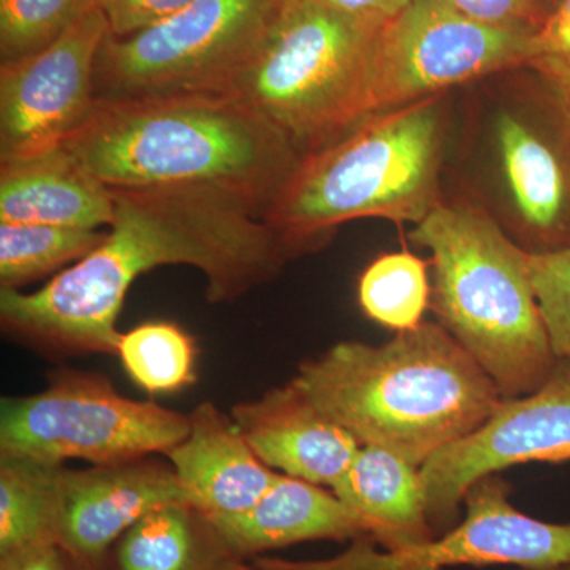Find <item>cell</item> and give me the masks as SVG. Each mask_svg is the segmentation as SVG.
Returning a JSON list of instances; mask_svg holds the SVG:
<instances>
[{"label": "cell", "mask_w": 570, "mask_h": 570, "mask_svg": "<svg viewBox=\"0 0 570 570\" xmlns=\"http://www.w3.org/2000/svg\"><path fill=\"white\" fill-rule=\"evenodd\" d=\"M115 217L92 253L32 294L0 288L10 335L52 354L118 352L116 322L130 285L157 266L189 265L206 298L232 302L273 279L292 257L245 205L202 189H111Z\"/></svg>", "instance_id": "cell-1"}, {"label": "cell", "mask_w": 570, "mask_h": 570, "mask_svg": "<svg viewBox=\"0 0 570 570\" xmlns=\"http://www.w3.org/2000/svg\"><path fill=\"white\" fill-rule=\"evenodd\" d=\"M108 189H202L264 219L303 154L234 94L96 99L63 141Z\"/></svg>", "instance_id": "cell-2"}, {"label": "cell", "mask_w": 570, "mask_h": 570, "mask_svg": "<svg viewBox=\"0 0 570 570\" xmlns=\"http://www.w3.org/2000/svg\"><path fill=\"white\" fill-rule=\"evenodd\" d=\"M292 384L360 445L415 466L474 433L504 400L455 337L430 322L382 346L337 343L303 363Z\"/></svg>", "instance_id": "cell-3"}, {"label": "cell", "mask_w": 570, "mask_h": 570, "mask_svg": "<svg viewBox=\"0 0 570 570\" xmlns=\"http://www.w3.org/2000/svg\"><path fill=\"white\" fill-rule=\"evenodd\" d=\"M442 97L367 116L302 157L264 216L292 255L324 245L351 220L417 225L441 204L448 132Z\"/></svg>", "instance_id": "cell-4"}, {"label": "cell", "mask_w": 570, "mask_h": 570, "mask_svg": "<svg viewBox=\"0 0 570 570\" xmlns=\"http://www.w3.org/2000/svg\"><path fill=\"white\" fill-rule=\"evenodd\" d=\"M431 253V305L504 400L535 392L558 356L532 288L528 250L478 205L441 202L411 234Z\"/></svg>", "instance_id": "cell-5"}, {"label": "cell", "mask_w": 570, "mask_h": 570, "mask_svg": "<svg viewBox=\"0 0 570 570\" xmlns=\"http://www.w3.org/2000/svg\"><path fill=\"white\" fill-rule=\"evenodd\" d=\"M381 26L322 0H294L232 94L287 134L303 156L317 151L367 118Z\"/></svg>", "instance_id": "cell-6"}, {"label": "cell", "mask_w": 570, "mask_h": 570, "mask_svg": "<svg viewBox=\"0 0 570 570\" xmlns=\"http://www.w3.org/2000/svg\"><path fill=\"white\" fill-rule=\"evenodd\" d=\"M294 0H194L129 36L108 33L96 99L232 94Z\"/></svg>", "instance_id": "cell-7"}, {"label": "cell", "mask_w": 570, "mask_h": 570, "mask_svg": "<svg viewBox=\"0 0 570 570\" xmlns=\"http://www.w3.org/2000/svg\"><path fill=\"white\" fill-rule=\"evenodd\" d=\"M189 431V415L130 400L108 379L77 371L59 373L36 395L3 397L0 406V455L51 463L167 455Z\"/></svg>", "instance_id": "cell-8"}, {"label": "cell", "mask_w": 570, "mask_h": 570, "mask_svg": "<svg viewBox=\"0 0 570 570\" xmlns=\"http://www.w3.org/2000/svg\"><path fill=\"white\" fill-rule=\"evenodd\" d=\"M532 32L474 20L448 0H412L379 29L366 115L395 110L453 86L524 66Z\"/></svg>", "instance_id": "cell-9"}, {"label": "cell", "mask_w": 570, "mask_h": 570, "mask_svg": "<svg viewBox=\"0 0 570 570\" xmlns=\"http://www.w3.org/2000/svg\"><path fill=\"white\" fill-rule=\"evenodd\" d=\"M463 521L412 549H374L366 539L328 560L266 558L284 570H445L456 566H515L558 570L570 564V523L524 515L510 502V487L497 474L468 490Z\"/></svg>", "instance_id": "cell-10"}, {"label": "cell", "mask_w": 570, "mask_h": 570, "mask_svg": "<svg viewBox=\"0 0 570 570\" xmlns=\"http://www.w3.org/2000/svg\"><path fill=\"white\" fill-rule=\"evenodd\" d=\"M570 460V358L527 396L502 400L479 430L420 466L428 519L438 535L452 530L468 490L517 464Z\"/></svg>", "instance_id": "cell-11"}, {"label": "cell", "mask_w": 570, "mask_h": 570, "mask_svg": "<svg viewBox=\"0 0 570 570\" xmlns=\"http://www.w3.org/2000/svg\"><path fill=\"white\" fill-rule=\"evenodd\" d=\"M108 33L99 7L43 50L0 63V160L59 148L85 122Z\"/></svg>", "instance_id": "cell-12"}, {"label": "cell", "mask_w": 570, "mask_h": 570, "mask_svg": "<svg viewBox=\"0 0 570 570\" xmlns=\"http://www.w3.org/2000/svg\"><path fill=\"white\" fill-rule=\"evenodd\" d=\"M493 148L524 249L535 254L569 246L570 122L560 100L550 118L502 107L494 116Z\"/></svg>", "instance_id": "cell-13"}, {"label": "cell", "mask_w": 570, "mask_h": 570, "mask_svg": "<svg viewBox=\"0 0 570 570\" xmlns=\"http://www.w3.org/2000/svg\"><path fill=\"white\" fill-rule=\"evenodd\" d=\"M176 502L187 499L174 468L149 456L66 469L58 543L82 568L105 570L112 547L135 523Z\"/></svg>", "instance_id": "cell-14"}, {"label": "cell", "mask_w": 570, "mask_h": 570, "mask_svg": "<svg viewBox=\"0 0 570 570\" xmlns=\"http://www.w3.org/2000/svg\"><path fill=\"white\" fill-rule=\"evenodd\" d=\"M232 419L266 466L330 490L346 474L360 442L294 384L232 407Z\"/></svg>", "instance_id": "cell-15"}, {"label": "cell", "mask_w": 570, "mask_h": 570, "mask_svg": "<svg viewBox=\"0 0 570 570\" xmlns=\"http://www.w3.org/2000/svg\"><path fill=\"white\" fill-rule=\"evenodd\" d=\"M189 417V434L165 455L187 502L208 519L246 512L279 472L255 455L234 419L213 403L198 404Z\"/></svg>", "instance_id": "cell-16"}, {"label": "cell", "mask_w": 570, "mask_h": 570, "mask_svg": "<svg viewBox=\"0 0 570 570\" xmlns=\"http://www.w3.org/2000/svg\"><path fill=\"white\" fill-rule=\"evenodd\" d=\"M209 521L225 553L235 560L311 540H360L371 534L367 521L332 490L285 474H277L275 483L246 512Z\"/></svg>", "instance_id": "cell-17"}, {"label": "cell", "mask_w": 570, "mask_h": 570, "mask_svg": "<svg viewBox=\"0 0 570 570\" xmlns=\"http://www.w3.org/2000/svg\"><path fill=\"white\" fill-rule=\"evenodd\" d=\"M115 198L63 146L0 160V223L110 227Z\"/></svg>", "instance_id": "cell-18"}, {"label": "cell", "mask_w": 570, "mask_h": 570, "mask_svg": "<svg viewBox=\"0 0 570 570\" xmlns=\"http://www.w3.org/2000/svg\"><path fill=\"white\" fill-rule=\"evenodd\" d=\"M332 491L367 521L370 539L384 550L412 549L436 538L420 466L389 450L362 445Z\"/></svg>", "instance_id": "cell-19"}, {"label": "cell", "mask_w": 570, "mask_h": 570, "mask_svg": "<svg viewBox=\"0 0 570 570\" xmlns=\"http://www.w3.org/2000/svg\"><path fill=\"white\" fill-rule=\"evenodd\" d=\"M225 558L212 521L176 502L135 523L112 547L105 570H217Z\"/></svg>", "instance_id": "cell-20"}, {"label": "cell", "mask_w": 570, "mask_h": 570, "mask_svg": "<svg viewBox=\"0 0 570 570\" xmlns=\"http://www.w3.org/2000/svg\"><path fill=\"white\" fill-rule=\"evenodd\" d=\"M63 463L0 455V560L58 543Z\"/></svg>", "instance_id": "cell-21"}, {"label": "cell", "mask_w": 570, "mask_h": 570, "mask_svg": "<svg viewBox=\"0 0 570 570\" xmlns=\"http://www.w3.org/2000/svg\"><path fill=\"white\" fill-rule=\"evenodd\" d=\"M91 228L0 223V288H17L81 261L102 243Z\"/></svg>", "instance_id": "cell-22"}, {"label": "cell", "mask_w": 570, "mask_h": 570, "mask_svg": "<svg viewBox=\"0 0 570 570\" xmlns=\"http://www.w3.org/2000/svg\"><path fill=\"white\" fill-rule=\"evenodd\" d=\"M433 287L425 262L407 253L384 254L360 277V306L377 324L406 332L422 324Z\"/></svg>", "instance_id": "cell-23"}, {"label": "cell", "mask_w": 570, "mask_h": 570, "mask_svg": "<svg viewBox=\"0 0 570 570\" xmlns=\"http://www.w3.org/2000/svg\"><path fill=\"white\" fill-rule=\"evenodd\" d=\"M116 355L146 392L174 393L195 381V341L178 325L148 322L121 333Z\"/></svg>", "instance_id": "cell-24"}, {"label": "cell", "mask_w": 570, "mask_h": 570, "mask_svg": "<svg viewBox=\"0 0 570 570\" xmlns=\"http://www.w3.org/2000/svg\"><path fill=\"white\" fill-rule=\"evenodd\" d=\"M99 7L100 0H0V61L43 50Z\"/></svg>", "instance_id": "cell-25"}, {"label": "cell", "mask_w": 570, "mask_h": 570, "mask_svg": "<svg viewBox=\"0 0 570 570\" xmlns=\"http://www.w3.org/2000/svg\"><path fill=\"white\" fill-rule=\"evenodd\" d=\"M524 67L538 71L550 88L570 82V0H557L531 33Z\"/></svg>", "instance_id": "cell-26"}, {"label": "cell", "mask_w": 570, "mask_h": 570, "mask_svg": "<svg viewBox=\"0 0 570 570\" xmlns=\"http://www.w3.org/2000/svg\"><path fill=\"white\" fill-rule=\"evenodd\" d=\"M194 0H100L111 36H129L178 13Z\"/></svg>", "instance_id": "cell-27"}, {"label": "cell", "mask_w": 570, "mask_h": 570, "mask_svg": "<svg viewBox=\"0 0 570 570\" xmlns=\"http://www.w3.org/2000/svg\"><path fill=\"white\" fill-rule=\"evenodd\" d=\"M461 13L499 26V28H519L535 31L542 22L543 13L539 0H448Z\"/></svg>", "instance_id": "cell-28"}, {"label": "cell", "mask_w": 570, "mask_h": 570, "mask_svg": "<svg viewBox=\"0 0 570 570\" xmlns=\"http://www.w3.org/2000/svg\"><path fill=\"white\" fill-rule=\"evenodd\" d=\"M0 570H88L73 560L59 543L37 547L0 560Z\"/></svg>", "instance_id": "cell-29"}, {"label": "cell", "mask_w": 570, "mask_h": 570, "mask_svg": "<svg viewBox=\"0 0 570 570\" xmlns=\"http://www.w3.org/2000/svg\"><path fill=\"white\" fill-rule=\"evenodd\" d=\"M322 2L348 17L373 22V24H384L412 0H322Z\"/></svg>", "instance_id": "cell-30"}, {"label": "cell", "mask_w": 570, "mask_h": 570, "mask_svg": "<svg viewBox=\"0 0 570 570\" xmlns=\"http://www.w3.org/2000/svg\"><path fill=\"white\" fill-rule=\"evenodd\" d=\"M217 570H284L276 568L272 562L266 561V558H257L254 562H247V560H235V558H225L220 562Z\"/></svg>", "instance_id": "cell-31"}, {"label": "cell", "mask_w": 570, "mask_h": 570, "mask_svg": "<svg viewBox=\"0 0 570 570\" xmlns=\"http://www.w3.org/2000/svg\"><path fill=\"white\" fill-rule=\"evenodd\" d=\"M547 88H549L550 91L557 96V99L560 100L561 107L564 108L570 122V82L569 85L560 86V88H550V86H547Z\"/></svg>", "instance_id": "cell-32"}, {"label": "cell", "mask_w": 570, "mask_h": 570, "mask_svg": "<svg viewBox=\"0 0 570 570\" xmlns=\"http://www.w3.org/2000/svg\"><path fill=\"white\" fill-rule=\"evenodd\" d=\"M519 570H528V569H519ZM558 570H570V564L564 566V568L558 569Z\"/></svg>", "instance_id": "cell-33"}]
</instances>
